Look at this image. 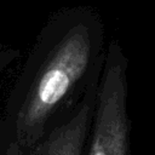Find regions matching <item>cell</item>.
<instances>
[{
  "label": "cell",
  "mask_w": 155,
  "mask_h": 155,
  "mask_svg": "<svg viewBox=\"0 0 155 155\" xmlns=\"http://www.w3.org/2000/svg\"><path fill=\"white\" fill-rule=\"evenodd\" d=\"M127 69L128 58L124 48L111 40L105 48L84 155H131Z\"/></svg>",
  "instance_id": "7a4b0ae2"
},
{
  "label": "cell",
  "mask_w": 155,
  "mask_h": 155,
  "mask_svg": "<svg viewBox=\"0 0 155 155\" xmlns=\"http://www.w3.org/2000/svg\"><path fill=\"white\" fill-rule=\"evenodd\" d=\"M0 155H29L2 120H0Z\"/></svg>",
  "instance_id": "277c9868"
},
{
  "label": "cell",
  "mask_w": 155,
  "mask_h": 155,
  "mask_svg": "<svg viewBox=\"0 0 155 155\" xmlns=\"http://www.w3.org/2000/svg\"><path fill=\"white\" fill-rule=\"evenodd\" d=\"M98 84L99 80L88 87L76 108L61 124L53 127L29 151V155H84L92 122Z\"/></svg>",
  "instance_id": "3957f363"
},
{
  "label": "cell",
  "mask_w": 155,
  "mask_h": 155,
  "mask_svg": "<svg viewBox=\"0 0 155 155\" xmlns=\"http://www.w3.org/2000/svg\"><path fill=\"white\" fill-rule=\"evenodd\" d=\"M105 48L103 22L91 7H64L42 25L1 117L25 150L61 124L99 80Z\"/></svg>",
  "instance_id": "6da1fadb"
},
{
  "label": "cell",
  "mask_w": 155,
  "mask_h": 155,
  "mask_svg": "<svg viewBox=\"0 0 155 155\" xmlns=\"http://www.w3.org/2000/svg\"><path fill=\"white\" fill-rule=\"evenodd\" d=\"M21 52L18 48L0 44V74L11 67L19 57Z\"/></svg>",
  "instance_id": "5b68a950"
}]
</instances>
